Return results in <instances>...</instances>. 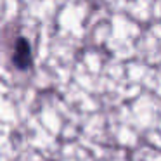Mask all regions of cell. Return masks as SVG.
Instances as JSON below:
<instances>
[{"label":"cell","mask_w":161,"mask_h":161,"mask_svg":"<svg viewBox=\"0 0 161 161\" xmlns=\"http://www.w3.org/2000/svg\"><path fill=\"white\" fill-rule=\"evenodd\" d=\"M12 63L18 69H28L33 63L31 57V47L26 38H18L14 45V54H12Z\"/></svg>","instance_id":"obj_1"}]
</instances>
